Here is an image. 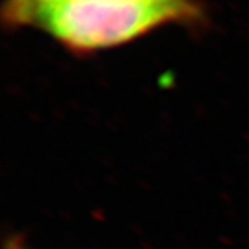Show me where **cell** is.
<instances>
[{"label":"cell","mask_w":249,"mask_h":249,"mask_svg":"<svg viewBox=\"0 0 249 249\" xmlns=\"http://www.w3.org/2000/svg\"><path fill=\"white\" fill-rule=\"evenodd\" d=\"M3 249H30V248L24 243V240L21 237H11L5 243Z\"/></svg>","instance_id":"cell-2"},{"label":"cell","mask_w":249,"mask_h":249,"mask_svg":"<svg viewBox=\"0 0 249 249\" xmlns=\"http://www.w3.org/2000/svg\"><path fill=\"white\" fill-rule=\"evenodd\" d=\"M2 23L11 30L44 32L77 56L134 42L168 24L203 27V0H5Z\"/></svg>","instance_id":"cell-1"}]
</instances>
